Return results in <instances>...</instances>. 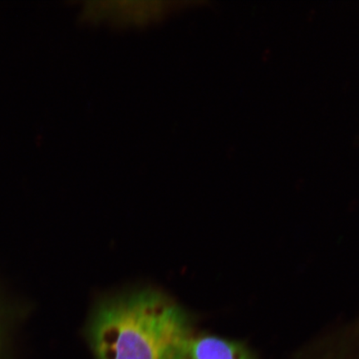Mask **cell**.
<instances>
[{
    "label": "cell",
    "instance_id": "6da1fadb",
    "mask_svg": "<svg viewBox=\"0 0 359 359\" xmlns=\"http://www.w3.org/2000/svg\"><path fill=\"white\" fill-rule=\"evenodd\" d=\"M184 309L154 290L102 300L93 309L87 339L95 359H186L193 337Z\"/></svg>",
    "mask_w": 359,
    "mask_h": 359
},
{
    "label": "cell",
    "instance_id": "7a4b0ae2",
    "mask_svg": "<svg viewBox=\"0 0 359 359\" xmlns=\"http://www.w3.org/2000/svg\"><path fill=\"white\" fill-rule=\"evenodd\" d=\"M186 359H258L255 353L241 341L221 337L193 335Z\"/></svg>",
    "mask_w": 359,
    "mask_h": 359
}]
</instances>
